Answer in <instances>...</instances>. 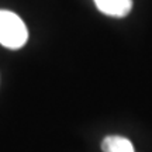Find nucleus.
Returning <instances> with one entry per match:
<instances>
[{"instance_id": "obj_1", "label": "nucleus", "mask_w": 152, "mask_h": 152, "mask_svg": "<svg viewBox=\"0 0 152 152\" xmlns=\"http://www.w3.org/2000/svg\"><path fill=\"white\" fill-rule=\"evenodd\" d=\"M27 27L16 13L0 10V44L9 49H18L27 42Z\"/></svg>"}, {"instance_id": "obj_2", "label": "nucleus", "mask_w": 152, "mask_h": 152, "mask_svg": "<svg viewBox=\"0 0 152 152\" xmlns=\"http://www.w3.org/2000/svg\"><path fill=\"white\" fill-rule=\"evenodd\" d=\"M102 13L111 17H124L132 9V0H93Z\"/></svg>"}, {"instance_id": "obj_3", "label": "nucleus", "mask_w": 152, "mask_h": 152, "mask_svg": "<svg viewBox=\"0 0 152 152\" xmlns=\"http://www.w3.org/2000/svg\"><path fill=\"white\" fill-rule=\"evenodd\" d=\"M102 149L104 152H135L131 141L124 137L110 135L102 142Z\"/></svg>"}]
</instances>
